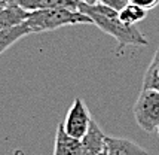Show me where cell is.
Returning <instances> with one entry per match:
<instances>
[{
    "instance_id": "obj_1",
    "label": "cell",
    "mask_w": 159,
    "mask_h": 155,
    "mask_svg": "<svg viewBox=\"0 0 159 155\" xmlns=\"http://www.w3.org/2000/svg\"><path fill=\"white\" fill-rule=\"evenodd\" d=\"M77 11L88 15L92 24L97 26L106 35L111 36L118 42V51L116 54H120L126 46H146L149 45V40L146 39L143 33L135 26H126L119 20L118 11L106 6L101 2L97 3H85L77 2Z\"/></svg>"
},
{
    "instance_id": "obj_2",
    "label": "cell",
    "mask_w": 159,
    "mask_h": 155,
    "mask_svg": "<svg viewBox=\"0 0 159 155\" xmlns=\"http://www.w3.org/2000/svg\"><path fill=\"white\" fill-rule=\"evenodd\" d=\"M25 24L30 27L31 33H43V31H52L66 26L92 24V20L77 9L55 7V9H43V11L30 12Z\"/></svg>"
},
{
    "instance_id": "obj_3",
    "label": "cell",
    "mask_w": 159,
    "mask_h": 155,
    "mask_svg": "<svg viewBox=\"0 0 159 155\" xmlns=\"http://www.w3.org/2000/svg\"><path fill=\"white\" fill-rule=\"evenodd\" d=\"M132 112L137 125L143 131H156L159 127V91L141 90Z\"/></svg>"
},
{
    "instance_id": "obj_4",
    "label": "cell",
    "mask_w": 159,
    "mask_h": 155,
    "mask_svg": "<svg viewBox=\"0 0 159 155\" xmlns=\"http://www.w3.org/2000/svg\"><path fill=\"white\" fill-rule=\"evenodd\" d=\"M91 122H92V116L89 113V109L86 107L85 101L80 97H76L73 100L71 106L69 107L64 121H62V125L66 128V131L70 136L80 140L86 134Z\"/></svg>"
},
{
    "instance_id": "obj_5",
    "label": "cell",
    "mask_w": 159,
    "mask_h": 155,
    "mask_svg": "<svg viewBox=\"0 0 159 155\" xmlns=\"http://www.w3.org/2000/svg\"><path fill=\"white\" fill-rule=\"evenodd\" d=\"M80 155H98L106 149V134L95 120H92L86 134L80 139Z\"/></svg>"
},
{
    "instance_id": "obj_6",
    "label": "cell",
    "mask_w": 159,
    "mask_h": 155,
    "mask_svg": "<svg viewBox=\"0 0 159 155\" xmlns=\"http://www.w3.org/2000/svg\"><path fill=\"white\" fill-rule=\"evenodd\" d=\"M80 140L70 136L62 122L58 124L55 134V145H54V155H80Z\"/></svg>"
},
{
    "instance_id": "obj_7",
    "label": "cell",
    "mask_w": 159,
    "mask_h": 155,
    "mask_svg": "<svg viewBox=\"0 0 159 155\" xmlns=\"http://www.w3.org/2000/svg\"><path fill=\"white\" fill-rule=\"evenodd\" d=\"M106 149L109 155H149V152L135 142L122 137L106 136Z\"/></svg>"
},
{
    "instance_id": "obj_8",
    "label": "cell",
    "mask_w": 159,
    "mask_h": 155,
    "mask_svg": "<svg viewBox=\"0 0 159 155\" xmlns=\"http://www.w3.org/2000/svg\"><path fill=\"white\" fill-rule=\"evenodd\" d=\"M28 14L30 12L22 9L21 6L15 5L12 2H7L6 5L2 7V12H0V30L24 24L27 21Z\"/></svg>"
},
{
    "instance_id": "obj_9",
    "label": "cell",
    "mask_w": 159,
    "mask_h": 155,
    "mask_svg": "<svg viewBox=\"0 0 159 155\" xmlns=\"http://www.w3.org/2000/svg\"><path fill=\"white\" fill-rule=\"evenodd\" d=\"M15 5L21 6L28 12L43 11V9H55V7H69L77 9L76 0H9Z\"/></svg>"
},
{
    "instance_id": "obj_10",
    "label": "cell",
    "mask_w": 159,
    "mask_h": 155,
    "mask_svg": "<svg viewBox=\"0 0 159 155\" xmlns=\"http://www.w3.org/2000/svg\"><path fill=\"white\" fill-rule=\"evenodd\" d=\"M28 35H31V30L25 22L21 24V26H16V27L0 30V54L3 51H6L7 48H11L20 39H22V37H25Z\"/></svg>"
},
{
    "instance_id": "obj_11",
    "label": "cell",
    "mask_w": 159,
    "mask_h": 155,
    "mask_svg": "<svg viewBox=\"0 0 159 155\" xmlns=\"http://www.w3.org/2000/svg\"><path fill=\"white\" fill-rule=\"evenodd\" d=\"M141 90H155L159 91V46L153 54L149 67L146 69L143 78V88Z\"/></svg>"
},
{
    "instance_id": "obj_12",
    "label": "cell",
    "mask_w": 159,
    "mask_h": 155,
    "mask_svg": "<svg viewBox=\"0 0 159 155\" xmlns=\"http://www.w3.org/2000/svg\"><path fill=\"white\" fill-rule=\"evenodd\" d=\"M119 14V20L126 24V26H135L137 22L143 21L147 15V11L143 9V7L137 6V5H132V3H126L120 11Z\"/></svg>"
},
{
    "instance_id": "obj_13",
    "label": "cell",
    "mask_w": 159,
    "mask_h": 155,
    "mask_svg": "<svg viewBox=\"0 0 159 155\" xmlns=\"http://www.w3.org/2000/svg\"><path fill=\"white\" fill-rule=\"evenodd\" d=\"M128 3L137 5V6L143 7V9H146V11H150V9L158 6L159 0H128Z\"/></svg>"
},
{
    "instance_id": "obj_14",
    "label": "cell",
    "mask_w": 159,
    "mask_h": 155,
    "mask_svg": "<svg viewBox=\"0 0 159 155\" xmlns=\"http://www.w3.org/2000/svg\"><path fill=\"white\" fill-rule=\"evenodd\" d=\"M98 2H101V3L106 5V6L111 7V9L118 11V12L125 6V5H126V2H124V0H98Z\"/></svg>"
},
{
    "instance_id": "obj_15",
    "label": "cell",
    "mask_w": 159,
    "mask_h": 155,
    "mask_svg": "<svg viewBox=\"0 0 159 155\" xmlns=\"http://www.w3.org/2000/svg\"><path fill=\"white\" fill-rule=\"evenodd\" d=\"M98 155H109V152H107V149H104L103 152H101V154H98Z\"/></svg>"
},
{
    "instance_id": "obj_16",
    "label": "cell",
    "mask_w": 159,
    "mask_h": 155,
    "mask_svg": "<svg viewBox=\"0 0 159 155\" xmlns=\"http://www.w3.org/2000/svg\"><path fill=\"white\" fill-rule=\"evenodd\" d=\"M7 2H9V0H0V5H6Z\"/></svg>"
},
{
    "instance_id": "obj_17",
    "label": "cell",
    "mask_w": 159,
    "mask_h": 155,
    "mask_svg": "<svg viewBox=\"0 0 159 155\" xmlns=\"http://www.w3.org/2000/svg\"><path fill=\"white\" fill-rule=\"evenodd\" d=\"M3 6H5V5H0V12H2V7H3Z\"/></svg>"
},
{
    "instance_id": "obj_18",
    "label": "cell",
    "mask_w": 159,
    "mask_h": 155,
    "mask_svg": "<svg viewBox=\"0 0 159 155\" xmlns=\"http://www.w3.org/2000/svg\"><path fill=\"white\" fill-rule=\"evenodd\" d=\"M156 133H158V136H159V127H158V130H156Z\"/></svg>"
}]
</instances>
